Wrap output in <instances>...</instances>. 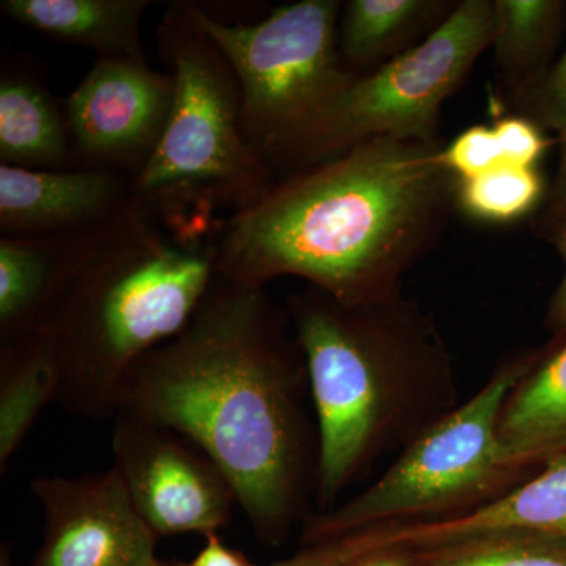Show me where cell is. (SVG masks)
<instances>
[{
  "label": "cell",
  "mask_w": 566,
  "mask_h": 566,
  "mask_svg": "<svg viewBox=\"0 0 566 566\" xmlns=\"http://www.w3.org/2000/svg\"><path fill=\"white\" fill-rule=\"evenodd\" d=\"M175 566H259L249 560L240 551L232 549L219 538L218 534L207 536L203 549L188 564H175ZM271 566H283V562Z\"/></svg>",
  "instance_id": "obj_27"
},
{
  "label": "cell",
  "mask_w": 566,
  "mask_h": 566,
  "mask_svg": "<svg viewBox=\"0 0 566 566\" xmlns=\"http://www.w3.org/2000/svg\"><path fill=\"white\" fill-rule=\"evenodd\" d=\"M411 556L412 566H566V546L539 539H491Z\"/></svg>",
  "instance_id": "obj_22"
},
{
  "label": "cell",
  "mask_w": 566,
  "mask_h": 566,
  "mask_svg": "<svg viewBox=\"0 0 566 566\" xmlns=\"http://www.w3.org/2000/svg\"><path fill=\"white\" fill-rule=\"evenodd\" d=\"M494 35V0H461L422 43L338 93L283 163L279 180L360 142H441L442 106L460 91Z\"/></svg>",
  "instance_id": "obj_8"
},
{
  "label": "cell",
  "mask_w": 566,
  "mask_h": 566,
  "mask_svg": "<svg viewBox=\"0 0 566 566\" xmlns=\"http://www.w3.org/2000/svg\"><path fill=\"white\" fill-rule=\"evenodd\" d=\"M523 367V352L502 360L479 392L398 453L370 486L344 504L311 513L303 524L304 545L368 527L464 515L534 475L506 457L499 439L502 406Z\"/></svg>",
  "instance_id": "obj_6"
},
{
  "label": "cell",
  "mask_w": 566,
  "mask_h": 566,
  "mask_svg": "<svg viewBox=\"0 0 566 566\" xmlns=\"http://www.w3.org/2000/svg\"><path fill=\"white\" fill-rule=\"evenodd\" d=\"M439 161L457 180H468L502 161L493 126L475 125L442 145Z\"/></svg>",
  "instance_id": "obj_24"
},
{
  "label": "cell",
  "mask_w": 566,
  "mask_h": 566,
  "mask_svg": "<svg viewBox=\"0 0 566 566\" xmlns=\"http://www.w3.org/2000/svg\"><path fill=\"white\" fill-rule=\"evenodd\" d=\"M156 46L174 77V104L155 155L133 180L134 200L159 214L232 216L259 203L279 180L245 139L229 59L181 2L164 10Z\"/></svg>",
  "instance_id": "obj_5"
},
{
  "label": "cell",
  "mask_w": 566,
  "mask_h": 566,
  "mask_svg": "<svg viewBox=\"0 0 566 566\" xmlns=\"http://www.w3.org/2000/svg\"><path fill=\"white\" fill-rule=\"evenodd\" d=\"M112 453L134 506L158 538L208 536L229 524L237 491L222 469L185 436L118 412Z\"/></svg>",
  "instance_id": "obj_9"
},
{
  "label": "cell",
  "mask_w": 566,
  "mask_h": 566,
  "mask_svg": "<svg viewBox=\"0 0 566 566\" xmlns=\"http://www.w3.org/2000/svg\"><path fill=\"white\" fill-rule=\"evenodd\" d=\"M415 560L403 551H381V553L365 554L354 558L344 566H412Z\"/></svg>",
  "instance_id": "obj_28"
},
{
  "label": "cell",
  "mask_w": 566,
  "mask_h": 566,
  "mask_svg": "<svg viewBox=\"0 0 566 566\" xmlns=\"http://www.w3.org/2000/svg\"><path fill=\"white\" fill-rule=\"evenodd\" d=\"M285 308L318 428L315 512H326L457 408L455 364L433 315L405 292L346 304L307 285Z\"/></svg>",
  "instance_id": "obj_4"
},
{
  "label": "cell",
  "mask_w": 566,
  "mask_h": 566,
  "mask_svg": "<svg viewBox=\"0 0 566 566\" xmlns=\"http://www.w3.org/2000/svg\"><path fill=\"white\" fill-rule=\"evenodd\" d=\"M0 566H10L9 551H2V560H0Z\"/></svg>",
  "instance_id": "obj_29"
},
{
  "label": "cell",
  "mask_w": 566,
  "mask_h": 566,
  "mask_svg": "<svg viewBox=\"0 0 566 566\" xmlns=\"http://www.w3.org/2000/svg\"><path fill=\"white\" fill-rule=\"evenodd\" d=\"M442 145L378 137L286 175L223 222L219 277L260 289L297 277L346 304L403 292L457 208Z\"/></svg>",
  "instance_id": "obj_2"
},
{
  "label": "cell",
  "mask_w": 566,
  "mask_h": 566,
  "mask_svg": "<svg viewBox=\"0 0 566 566\" xmlns=\"http://www.w3.org/2000/svg\"><path fill=\"white\" fill-rule=\"evenodd\" d=\"M491 539L566 546V453L488 504L446 520L363 528L333 538L338 562L381 551L416 554Z\"/></svg>",
  "instance_id": "obj_12"
},
{
  "label": "cell",
  "mask_w": 566,
  "mask_h": 566,
  "mask_svg": "<svg viewBox=\"0 0 566 566\" xmlns=\"http://www.w3.org/2000/svg\"><path fill=\"white\" fill-rule=\"evenodd\" d=\"M132 200L133 178L115 170H32L0 164V237L85 232L111 221Z\"/></svg>",
  "instance_id": "obj_13"
},
{
  "label": "cell",
  "mask_w": 566,
  "mask_h": 566,
  "mask_svg": "<svg viewBox=\"0 0 566 566\" xmlns=\"http://www.w3.org/2000/svg\"><path fill=\"white\" fill-rule=\"evenodd\" d=\"M532 232L553 245L565 263V273L547 305L545 326L551 334L566 327V203H543L531 222Z\"/></svg>",
  "instance_id": "obj_26"
},
{
  "label": "cell",
  "mask_w": 566,
  "mask_h": 566,
  "mask_svg": "<svg viewBox=\"0 0 566 566\" xmlns=\"http://www.w3.org/2000/svg\"><path fill=\"white\" fill-rule=\"evenodd\" d=\"M457 0H348L338 20V54L354 76H365L433 35Z\"/></svg>",
  "instance_id": "obj_19"
},
{
  "label": "cell",
  "mask_w": 566,
  "mask_h": 566,
  "mask_svg": "<svg viewBox=\"0 0 566 566\" xmlns=\"http://www.w3.org/2000/svg\"><path fill=\"white\" fill-rule=\"evenodd\" d=\"M150 0H2L3 17L61 43L104 57L147 62L142 18Z\"/></svg>",
  "instance_id": "obj_18"
},
{
  "label": "cell",
  "mask_w": 566,
  "mask_h": 566,
  "mask_svg": "<svg viewBox=\"0 0 566 566\" xmlns=\"http://www.w3.org/2000/svg\"><path fill=\"white\" fill-rule=\"evenodd\" d=\"M517 115L536 123L545 133L556 134L558 164L545 202L566 203V46Z\"/></svg>",
  "instance_id": "obj_23"
},
{
  "label": "cell",
  "mask_w": 566,
  "mask_h": 566,
  "mask_svg": "<svg viewBox=\"0 0 566 566\" xmlns=\"http://www.w3.org/2000/svg\"><path fill=\"white\" fill-rule=\"evenodd\" d=\"M95 229L54 237H0V344L36 333Z\"/></svg>",
  "instance_id": "obj_16"
},
{
  "label": "cell",
  "mask_w": 566,
  "mask_h": 566,
  "mask_svg": "<svg viewBox=\"0 0 566 566\" xmlns=\"http://www.w3.org/2000/svg\"><path fill=\"white\" fill-rule=\"evenodd\" d=\"M221 219L163 216L136 200L96 227L36 334L73 416L114 419L142 357L175 337L210 292Z\"/></svg>",
  "instance_id": "obj_3"
},
{
  "label": "cell",
  "mask_w": 566,
  "mask_h": 566,
  "mask_svg": "<svg viewBox=\"0 0 566 566\" xmlns=\"http://www.w3.org/2000/svg\"><path fill=\"white\" fill-rule=\"evenodd\" d=\"M523 353V371L502 406L499 439L510 460L536 474L566 453V327Z\"/></svg>",
  "instance_id": "obj_14"
},
{
  "label": "cell",
  "mask_w": 566,
  "mask_h": 566,
  "mask_svg": "<svg viewBox=\"0 0 566 566\" xmlns=\"http://www.w3.org/2000/svg\"><path fill=\"white\" fill-rule=\"evenodd\" d=\"M118 412L203 450L268 545L314 513L319 441L307 365L268 289L216 275L180 333L133 368Z\"/></svg>",
  "instance_id": "obj_1"
},
{
  "label": "cell",
  "mask_w": 566,
  "mask_h": 566,
  "mask_svg": "<svg viewBox=\"0 0 566 566\" xmlns=\"http://www.w3.org/2000/svg\"><path fill=\"white\" fill-rule=\"evenodd\" d=\"M546 193L538 167L501 163L476 177L457 180L455 207L474 221L510 223L542 208Z\"/></svg>",
  "instance_id": "obj_21"
},
{
  "label": "cell",
  "mask_w": 566,
  "mask_h": 566,
  "mask_svg": "<svg viewBox=\"0 0 566 566\" xmlns=\"http://www.w3.org/2000/svg\"><path fill=\"white\" fill-rule=\"evenodd\" d=\"M174 77L129 57L98 59L63 99L77 167L136 178L155 155L174 104Z\"/></svg>",
  "instance_id": "obj_10"
},
{
  "label": "cell",
  "mask_w": 566,
  "mask_h": 566,
  "mask_svg": "<svg viewBox=\"0 0 566 566\" xmlns=\"http://www.w3.org/2000/svg\"><path fill=\"white\" fill-rule=\"evenodd\" d=\"M147 566H175V564H166V562H161V560H159L158 557H156V558H153L150 564H148Z\"/></svg>",
  "instance_id": "obj_30"
},
{
  "label": "cell",
  "mask_w": 566,
  "mask_h": 566,
  "mask_svg": "<svg viewBox=\"0 0 566 566\" xmlns=\"http://www.w3.org/2000/svg\"><path fill=\"white\" fill-rule=\"evenodd\" d=\"M502 161L521 167H538L543 156L556 139H547L536 123L523 115H499L493 123Z\"/></svg>",
  "instance_id": "obj_25"
},
{
  "label": "cell",
  "mask_w": 566,
  "mask_h": 566,
  "mask_svg": "<svg viewBox=\"0 0 566 566\" xmlns=\"http://www.w3.org/2000/svg\"><path fill=\"white\" fill-rule=\"evenodd\" d=\"M44 536L31 566H147L158 536L134 506L117 469L31 482Z\"/></svg>",
  "instance_id": "obj_11"
},
{
  "label": "cell",
  "mask_w": 566,
  "mask_h": 566,
  "mask_svg": "<svg viewBox=\"0 0 566 566\" xmlns=\"http://www.w3.org/2000/svg\"><path fill=\"white\" fill-rule=\"evenodd\" d=\"M57 398V371L46 344L33 333L0 344V472L48 405Z\"/></svg>",
  "instance_id": "obj_20"
},
{
  "label": "cell",
  "mask_w": 566,
  "mask_h": 566,
  "mask_svg": "<svg viewBox=\"0 0 566 566\" xmlns=\"http://www.w3.org/2000/svg\"><path fill=\"white\" fill-rule=\"evenodd\" d=\"M181 3L233 66L245 139L279 180L297 142L353 81L338 54L344 2L301 0L275 7L255 24H233L199 3Z\"/></svg>",
  "instance_id": "obj_7"
},
{
  "label": "cell",
  "mask_w": 566,
  "mask_h": 566,
  "mask_svg": "<svg viewBox=\"0 0 566 566\" xmlns=\"http://www.w3.org/2000/svg\"><path fill=\"white\" fill-rule=\"evenodd\" d=\"M0 164L32 170L77 167L63 102L20 63H7L0 76Z\"/></svg>",
  "instance_id": "obj_17"
},
{
  "label": "cell",
  "mask_w": 566,
  "mask_h": 566,
  "mask_svg": "<svg viewBox=\"0 0 566 566\" xmlns=\"http://www.w3.org/2000/svg\"><path fill=\"white\" fill-rule=\"evenodd\" d=\"M564 0H494L495 117L520 114L558 59Z\"/></svg>",
  "instance_id": "obj_15"
}]
</instances>
